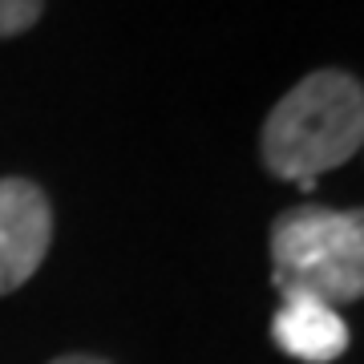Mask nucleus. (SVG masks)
Instances as JSON below:
<instances>
[{"instance_id":"1","label":"nucleus","mask_w":364,"mask_h":364,"mask_svg":"<svg viewBox=\"0 0 364 364\" xmlns=\"http://www.w3.org/2000/svg\"><path fill=\"white\" fill-rule=\"evenodd\" d=\"M364 142V90L340 69H316L287 90L263 126V162L275 178L312 191Z\"/></svg>"},{"instance_id":"2","label":"nucleus","mask_w":364,"mask_h":364,"mask_svg":"<svg viewBox=\"0 0 364 364\" xmlns=\"http://www.w3.org/2000/svg\"><path fill=\"white\" fill-rule=\"evenodd\" d=\"M272 284L340 308L364 291V215L299 203L272 227Z\"/></svg>"},{"instance_id":"3","label":"nucleus","mask_w":364,"mask_h":364,"mask_svg":"<svg viewBox=\"0 0 364 364\" xmlns=\"http://www.w3.org/2000/svg\"><path fill=\"white\" fill-rule=\"evenodd\" d=\"M53 239V210L37 182L0 178V296L37 275Z\"/></svg>"},{"instance_id":"4","label":"nucleus","mask_w":364,"mask_h":364,"mask_svg":"<svg viewBox=\"0 0 364 364\" xmlns=\"http://www.w3.org/2000/svg\"><path fill=\"white\" fill-rule=\"evenodd\" d=\"M272 340L275 348L287 352L291 360H304V364H328V360H340L348 352V324L340 308L324 304L316 296H291L279 299V308L272 316Z\"/></svg>"},{"instance_id":"5","label":"nucleus","mask_w":364,"mask_h":364,"mask_svg":"<svg viewBox=\"0 0 364 364\" xmlns=\"http://www.w3.org/2000/svg\"><path fill=\"white\" fill-rule=\"evenodd\" d=\"M45 0H0V37H16L37 25Z\"/></svg>"},{"instance_id":"6","label":"nucleus","mask_w":364,"mask_h":364,"mask_svg":"<svg viewBox=\"0 0 364 364\" xmlns=\"http://www.w3.org/2000/svg\"><path fill=\"white\" fill-rule=\"evenodd\" d=\"M49 364H105V360H97V356H81V352H73V356H57V360H49Z\"/></svg>"}]
</instances>
